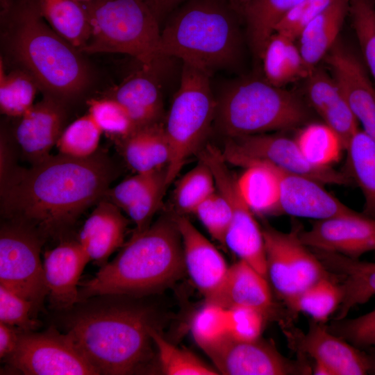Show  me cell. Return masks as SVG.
<instances>
[{"label": "cell", "mask_w": 375, "mask_h": 375, "mask_svg": "<svg viewBox=\"0 0 375 375\" xmlns=\"http://www.w3.org/2000/svg\"><path fill=\"white\" fill-rule=\"evenodd\" d=\"M115 172L109 158L98 152L86 158L58 153L28 168L12 166L1 176V215L45 240L58 236L105 198Z\"/></svg>", "instance_id": "1"}, {"label": "cell", "mask_w": 375, "mask_h": 375, "mask_svg": "<svg viewBox=\"0 0 375 375\" xmlns=\"http://www.w3.org/2000/svg\"><path fill=\"white\" fill-rule=\"evenodd\" d=\"M140 297L104 294L56 312L54 325L67 334L99 375L140 372L153 356L151 328H157L152 306Z\"/></svg>", "instance_id": "2"}, {"label": "cell", "mask_w": 375, "mask_h": 375, "mask_svg": "<svg viewBox=\"0 0 375 375\" xmlns=\"http://www.w3.org/2000/svg\"><path fill=\"white\" fill-rule=\"evenodd\" d=\"M185 268L174 217L163 216L131 239L110 262L78 286V301L104 294L144 297L169 286Z\"/></svg>", "instance_id": "3"}, {"label": "cell", "mask_w": 375, "mask_h": 375, "mask_svg": "<svg viewBox=\"0 0 375 375\" xmlns=\"http://www.w3.org/2000/svg\"><path fill=\"white\" fill-rule=\"evenodd\" d=\"M3 17L9 52L44 94L65 101L84 91L90 72L81 53L47 25L37 0H18Z\"/></svg>", "instance_id": "4"}, {"label": "cell", "mask_w": 375, "mask_h": 375, "mask_svg": "<svg viewBox=\"0 0 375 375\" xmlns=\"http://www.w3.org/2000/svg\"><path fill=\"white\" fill-rule=\"evenodd\" d=\"M240 32L225 6L213 0L185 6L161 31L160 58L175 57L210 74L235 64L240 53Z\"/></svg>", "instance_id": "5"}, {"label": "cell", "mask_w": 375, "mask_h": 375, "mask_svg": "<svg viewBox=\"0 0 375 375\" xmlns=\"http://www.w3.org/2000/svg\"><path fill=\"white\" fill-rule=\"evenodd\" d=\"M310 117L308 105L295 93L265 79L247 78L222 92L215 120L222 133L234 138L304 126Z\"/></svg>", "instance_id": "6"}, {"label": "cell", "mask_w": 375, "mask_h": 375, "mask_svg": "<svg viewBox=\"0 0 375 375\" xmlns=\"http://www.w3.org/2000/svg\"><path fill=\"white\" fill-rule=\"evenodd\" d=\"M91 34L81 53L129 55L152 69L162 58L158 19L146 0L83 1Z\"/></svg>", "instance_id": "7"}, {"label": "cell", "mask_w": 375, "mask_h": 375, "mask_svg": "<svg viewBox=\"0 0 375 375\" xmlns=\"http://www.w3.org/2000/svg\"><path fill=\"white\" fill-rule=\"evenodd\" d=\"M210 76L206 71L183 63L179 88L164 125L170 147L166 167L167 187L186 161L199 150L215 121L217 100L211 90Z\"/></svg>", "instance_id": "8"}, {"label": "cell", "mask_w": 375, "mask_h": 375, "mask_svg": "<svg viewBox=\"0 0 375 375\" xmlns=\"http://www.w3.org/2000/svg\"><path fill=\"white\" fill-rule=\"evenodd\" d=\"M299 225L283 232L265 225L263 233L267 273L287 308L303 291L331 274L299 238Z\"/></svg>", "instance_id": "9"}, {"label": "cell", "mask_w": 375, "mask_h": 375, "mask_svg": "<svg viewBox=\"0 0 375 375\" xmlns=\"http://www.w3.org/2000/svg\"><path fill=\"white\" fill-rule=\"evenodd\" d=\"M45 238L25 224L4 220L0 229V285L30 301L35 313L48 291L41 249Z\"/></svg>", "instance_id": "10"}, {"label": "cell", "mask_w": 375, "mask_h": 375, "mask_svg": "<svg viewBox=\"0 0 375 375\" xmlns=\"http://www.w3.org/2000/svg\"><path fill=\"white\" fill-rule=\"evenodd\" d=\"M7 372L24 375H99L71 338L54 325L20 333L14 352L3 360Z\"/></svg>", "instance_id": "11"}, {"label": "cell", "mask_w": 375, "mask_h": 375, "mask_svg": "<svg viewBox=\"0 0 375 375\" xmlns=\"http://www.w3.org/2000/svg\"><path fill=\"white\" fill-rule=\"evenodd\" d=\"M226 162L247 167L263 162L284 171L311 178L323 185H350L345 172L332 167H318L302 155L295 139L276 133H260L228 138L222 151Z\"/></svg>", "instance_id": "12"}, {"label": "cell", "mask_w": 375, "mask_h": 375, "mask_svg": "<svg viewBox=\"0 0 375 375\" xmlns=\"http://www.w3.org/2000/svg\"><path fill=\"white\" fill-rule=\"evenodd\" d=\"M199 154L200 160L209 166L213 174L217 190L224 196L232 209L224 246L268 279L262 229L254 212L242 198L237 178L231 174L222 151L215 147L208 144Z\"/></svg>", "instance_id": "13"}, {"label": "cell", "mask_w": 375, "mask_h": 375, "mask_svg": "<svg viewBox=\"0 0 375 375\" xmlns=\"http://www.w3.org/2000/svg\"><path fill=\"white\" fill-rule=\"evenodd\" d=\"M203 351L221 374H312V366L307 358L302 356H298L295 360L286 358L273 344L261 338L242 341L229 335Z\"/></svg>", "instance_id": "14"}, {"label": "cell", "mask_w": 375, "mask_h": 375, "mask_svg": "<svg viewBox=\"0 0 375 375\" xmlns=\"http://www.w3.org/2000/svg\"><path fill=\"white\" fill-rule=\"evenodd\" d=\"M288 346L297 356L310 357L324 364L332 375H364L372 372V360L360 349L333 333L326 323L311 320L303 331L281 323Z\"/></svg>", "instance_id": "15"}, {"label": "cell", "mask_w": 375, "mask_h": 375, "mask_svg": "<svg viewBox=\"0 0 375 375\" xmlns=\"http://www.w3.org/2000/svg\"><path fill=\"white\" fill-rule=\"evenodd\" d=\"M299 238L310 249L360 259L375 251V219L351 213L315 220L308 230L300 228Z\"/></svg>", "instance_id": "16"}, {"label": "cell", "mask_w": 375, "mask_h": 375, "mask_svg": "<svg viewBox=\"0 0 375 375\" xmlns=\"http://www.w3.org/2000/svg\"><path fill=\"white\" fill-rule=\"evenodd\" d=\"M360 128L375 142V90L359 60L335 44L324 58Z\"/></svg>", "instance_id": "17"}, {"label": "cell", "mask_w": 375, "mask_h": 375, "mask_svg": "<svg viewBox=\"0 0 375 375\" xmlns=\"http://www.w3.org/2000/svg\"><path fill=\"white\" fill-rule=\"evenodd\" d=\"M272 166L279 179L281 214L319 220L355 211L328 192L322 183Z\"/></svg>", "instance_id": "18"}, {"label": "cell", "mask_w": 375, "mask_h": 375, "mask_svg": "<svg viewBox=\"0 0 375 375\" xmlns=\"http://www.w3.org/2000/svg\"><path fill=\"white\" fill-rule=\"evenodd\" d=\"M181 235L186 272L206 301L222 286L229 266L218 249L184 215L174 216Z\"/></svg>", "instance_id": "19"}, {"label": "cell", "mask_w": 375, "mask_h": 375, "mask_svg": "<svg viewBox=\"0 0 375 375\" xmlns=\"http://www.w3.org/2000/svg\"><path fill=\"white\" fill-rule=\"evenodd\" d=\"M20 118L15 137L31 164L48 157L64 130V101L47 94Z\"/></svg>", "instance_id": "20"}, {"label": "cell", "mask_w": 375, "mask_h": 375, "mask_svg": "<svg viewBox=\"0 0 375 375\" xmlns=\"http://www.w3.org/2000/svg\"><path fill=\"white\" fill-rule=\"evenodd\" d=\"M90 262L79 242L65 241L44 254V272L50 308L55 312L78 302L79 279Z\"/></svg>", "instance_id": "21"}, {"label": "cell", "mask_w": 375, "mask_h": 375, "mask_svg": "<svg viewBox=\"0 0 375 375\" xmlns=\"http://www.w3.org/2000/svg\"><path fill=\"white\" fill-rule=\"evenodd\" d=\"M166 167L136 173L109 188L105 199L124 211L141 231L151 224L166 188Z\"/></svg>", "instance_id": "22"}, {"label": "cell", "mask_w": 375, "mask_h": 375, "mask_svg": "<svg viewBox=\"0 0 375 375\" xmlns=\"http://www.w3.org/2000/svg\"><path fill=\"white\" fill-rule=\"evenodd\" d=\"M269 280L246 262L239 260L229 267L226 278L216 294L206 301L223 306L248 307L264 313L276 314Z\"/></svg>", "instance_id": "23"}, {"label": "cell", "mask_w": 375, "mask_h": 375, "mask_svg": "<svg viewBox=\"0 0 375 375\" xmlns=\"http://www.w3.org/2000/svg\"><path fill=\"white\" fill-rule=\"evenodd\" d=\"M128 219L116 205L106 199L97 206L85 220L78 241L90 262L102 267L109 257L123 245Z\"/></svg>", "instance_id": "24"}, {"label": "cell", "mask_w": 375, "mask_h": 375, "mask_svg": "<svg viewBox=\"0 0 375 375\" xmlns=\"http://www.w3.org/2000/svg\"><path fill=\"white\" fill-rule=\"evenodd\" d=\"M153 69L143 67L128 76L110 97L124 106L136 128L158 123L162 115L161 90Z\"/></svg>", "instance_id": "25"}, {"label": "cell", "mask_w": 375, "mask_h": 375, "mask_svg": "<svg viewBox=\"0 0 375 375\" xmlns=\"http://www.w3.org/2000/svg\"><path fill=\"white\" fill-rule=\"evenodd\" d=\"M349 1L335 0L306 26L297 39L309 75L336 44L344 21L349 14Z\"/></svg>", "instance_id": "26"}, {"label": "cell", "mask_w": 375, "mask_h": 375, "mask_svg": "<svg viewBox=\"0 0 375 375\" xmlns=\"http://www.w3.org/2000/svg\"><path fill=\"white\" fill-rule=\"evenodd\" d=\"M122 140V156L136 173L167 167L170 147L164 125L156 123L135 128Z\"/></svg>", "instance_id": "27"}, {"label": "cell", "mask_w": 375, "mask_h": 375, "mask_svg": "<svg viewBox=\"0 0 375 375\" xmlns=\"http://www.w3.org/2000/svg\"><path fill=\"white\" fill-rule=\"evenodd\" d=\"M331 274L344 278L343 307L349 310L375 295V262L362 261L342 255L311 249Z\"/></svg>", "instance_id": "28"}, {"label": "cell", "mask_w": 375, "mask_h": 375, "mask_svg": "<svg viewBox=\"0 0 375 375\" xmlns=\"http://www.w3.org/2000/svg\"><path fill=\"white\" fill-rule=\"evenodd\" d=\"M260 60L265 80L277 87L309 76L297 41L278 33L271 35Z\"/></svg>", "instance_id": "29"}, {"label": "cell", "mask_w": 375, "mask_h": 375, "mask_svg": "<svg viewBox=\"0 0 375 375\" xmlns=\"http://www.w3.org/2000/svg\"><path fill=\"white\" fill-rule=\"evenodd\" d=\"M37 4L40 14L51 28L81 52L91 34L90 22L83 2L37 0Z\"/></svg>", "instance_id": "30"}, {"label": "cell", "mask_w": 375, "mask_h": 375, "mask_svg": "<svg viewBox=\"0 0 375 375\" xmlns=\"http://www.w3.org/2000/svg\"><path fill=\"white\" fill-rule=\"evenodd\" d=\"M239 192L249 208L258 214H281L280 183L274 167L257 162L245 167L237 178Z\"/></svg>", "instance_id": "31"}, {"label": "cell", "mask_w": 375, "mask_h": 375, "mask_svg": "<svg viewBox=\"0 0 375 375\" xmlns=\"http://www.w3.org/2000/svg\"><path fill=\"white\" fill-rule=\"evenodd\" d=\"M345 151V172L364 197L362 213L375 219V142L359 128Z\"/></svg>", "instance_id": "32"}, {"label": "cell", "mask_w": 375, "mask_h": 375, "mask_svg": "<svg viewBox=\"0 0 375 375\" xmlns=\"http://www.w3.org/2000/svg\"><path fill=\"white\" fill-rule=\"evenodd\" d=\"M302 0H251L244 9L249 44L260 59L263 49L279 20Z\"/></svg>", "instance_id": "33"}, {"label": "cell", "mask_w": 375, "mask_h": 375, "mask_svg": "<svg viewBox=\"0 0 375 375\" xmlns=\"http://www.w3.org/2000/svg\"><path fill=\"white\" fill-rule=\"evenodd\" d=\"M344 298V285L339 284L331 274L300 293L287 308L292 314L303 312L314 321L326 323Z\"/></svg>", "instance_id": "34"}, {"label": "cell", "mask_w": 375, "mask_h": 375, "mask_svg": "<svg viewBox=\"0 0 375 375\" xmlns=\"http://www.w3.org/2000/svg\"><path fill=\"white\" fill-rule=\"evenodd\" d=\"M295 141L306 160L318 167H332L344 149L338 135L325 123L306 124Z\"/></svg>", "instance_id": "35"}, {"label": "cell", "mask_w": 375, "mask_h": 375, "mask_svg": "<svg viewBox=\"0 0 375 375\" xmlns=\"http://www.w3.org/2000/svg\"><path fill=\"white\" fill-rule=\"evenodd\" d=\"M40 90L34 77L27 71L6 73L2 60L0 65V109L1 113L21 117L34 104Z\"/></svg>", "instance_id": "36"}, {"label": "cell", "mask_w": 375, "mask_h": 375, "mask_svg": "<svg viewBox=\"0 0 375 375\" xmlns=\"http://www.w3.org/2000/svg\"><path fill=\"white\" fill-rule=\"evenodd\" d=\"M150 335L156 349L161 372L167 375H217L210 367L193 353L180 349L164 338L158 328H151Z\"/></svg>", "instance_id": "37"}, {"label": "cell", "mask_w": 375, "mask_h": 375, "mask_svg": "<svg viewBox=\"0 0 375 375\" xmlns=\"http://www.w3.org/2000/svg\"><path fill=\"white\" fill-rule=\"evenodd\" d=\"M216 190L209 166L203 161L184 174L176 183L173 201L179 214L193 213L195 208Z\"/></svg>", "instance_id": "38"}, {"label": "cell", "mask_w": 375, "mask_h": 375, "mask_svg": "<svg viewBox=\"0 0 375 375\" xmlns=\"http://www.w3.org/2000/svg\"><path fill=\"white\" fill-rule=\"evenodd\" d=\"M102 133L88 113L64 128L56 146L59 153L76 158H89L97 152Z\"/></svg>", "instance_id": "39"}, {"label": "cell", "mask_w": 375, "mask_h": 375, "mask_svg": "<svg viewBox=\"0 0 375 375\" xmlns=\"http://www.w3.org/2000/svg\"><path fill=\"white\" fill-rule=\"evenodd\" d=\"M191 329L202 350L219 342L230 335L228 309L206 302L194 316Z\"/></svg>", "instance_id": "40"}, {"label": "cell", "mask_w": 375, "mask_h": 375, "mask_svg": "<svg viewBox=\"0 0 375 375\" xmlns=\"http://www.w3.org/2000/svg\"><path fill=\"white\" fill-rule=\"evenodd\" d=\"M349 14L365 63L375 81V6L373 0H350Z\"/></svg>", "instance_id": "41"}, {"label": "cell", "mask_w": 375, "mask_h": 375, "mask_svg": "<svg viewBox=\"0 0 375 375\" xmlns=\"http://www.w3.org/2000/svg\"><path fill=\"white\" fill-rule=\"evenodd\" d=\"M88 106V113L103 133L124 138L136 128L126 110L113 98L91 99Z\"/></svg>", "instance_id": "42"}, {"label": "cell", "mask_w": 375, "mask_h": 375, "mask_svg": "<svg viewBox=\"0 0 375 375\" xmlns=\"http://www.w3.org/2000/svg\"><path fill=\"white\" fill-rule=\"evenodd\" d=\"M213 239L224 246L225 236L232 219L231 207L224 196L217 190L194 210Z\"/></svg>", "instance_id": "43"}, {"label": "cell", "mask_w": 375, "mask_h": 375, "mask_svg": "<svg viewBox=\"0 0 375 375\" xmlns=\"http://www.w3.org/2000/svg\"><path fill=\"white\" fill-rule=\"evenodd\" d=\"M33 303L14 292L0 285V322L16 326L24 331H35L40 322Z\"/></svg>", "instance_id": "44"}, {"label": "cell", "mask_w": 375, "mask_h": 375, "mask_svg": "<svg viewBox=\"0 0 375 375\" xmlns=\"http://www.w3.org/2000/svg\"><path fill=\"white\" fill-rule=\"evenodd\" d=\"M328 326L336 335L361 349L375 347V309L352 319H334Z\"/></svg>", "instance_id": "45"}, {"label": "cell", "mask_w": 375, "mask_h": 375, "mask_svg": "<svg viewBox=\"0 0 375 375\" xmlns=\"http://www.w3.org/2000/svg\"><path fill=\"white\" fill-rule=\"evenodd\" d=\"M335 0H302L276 24L274 33L297 40L302 31Z\"/></svg>", "instance_id": "46"}, {"label": "cell", "mask_w": 375, "mask_h": 375, "mask_svg": "<svg viewBox=\"0 0 375 375\" xmlns=\"http://www.w3.org/2000/svg\"><path fill=\"white\" fill-rule=\"evenodd\" d=\"M308 103L319 115L342 97L341 90L333 76L317 69L306 78Z\"/></svg>", "instance_id": "47"}, {"label": "cell", "mask_w": 375, "mask_h": 375, "mask_svg": "<svg viewBox=\"0 0 375 375\" xmlns=\"http://www.w3.org/2000/svg\"><path fill=\"white\" fill-rule=\"evenodd\" d=\"M228 309L230 335L238 340L253 341L260 338L267 316L262 312L248 307Z\"/></svg>", "instance_id": "48"}, {"label": "cell", "mask_w": 375, "mask_h": 375, "mask_svg": "<svg viewBox=\"0 0 375 375\" xmlns=\"http://www.w3.org/2000/svg\"><path fill=\"white\" fill-rule=\"evenodd\" d=\"M320 117L324 123L338 135L346 150L352 137L359 130V124L343 94L326 108Z\"/></svg>", "instance_id": "49"}, {"label": "cell", "mask_w": 375, "mask_h": 375, "mask_svg": "<svg viewBox=\"0 0 375 375\" xmlns=\"http://www.w3.org/2000/svg\"><path fill=\"white\" fill-rule=\"evenodd\" d=\"M20 328L0 322V358L4 360L15 350L20 333Z\"/></svg>", "instance_id": "50"}, {"label": "cell", "mask_w": 375, "mask_h": 375, "mask_svg": "<svg viewBox=\"0 0 375 375\" xmlns=\"http://www.w3.org/2000/svg\"><path fill=\"white\" fill-rule=\"evenodd\" d=\"M181 0H146L154 14L158 17L169 11Z\"/></svg>", "instance_id": "51"}, {"label": "cell", "mask_w": 375, "mask_h": 375, "mask_svg": "<svg viewBox=\"0 0 375 375\" xmlns=\"http://www.w3.org/2000/svg\"><path fill=\"white\" fill-rule=\"evenodd\" d=\"M232 10L242 14L251 0H228Z\"/></svg>", "instance_id": "52"}, {"label": "cell", "mask_w": 375, "mask_h": 375, "mask_svg": "<svg viewBox=\"0 0 375 375\" xmlns=\"http://www.w3.org/2000/svg\"><path fill=\"white\" fill-rule=\"evenodd\" d=\"M372 372L375 374V357L372 360Z\"/></svg>", "instance_id": "53"}, {"label": "cell", "mask_w": 375, "mask_h": 375, "mask_svg": "<svg viewBox=\"0 0 375 375\" xmlns=\"http://www.w3.org/2000/svg\"><path fill=\"white\" fill-rule=\"evenodd\" d=\"M80 1H90V0H80Z\"/></svg>", "instance_id": "54"}]
</instances>
